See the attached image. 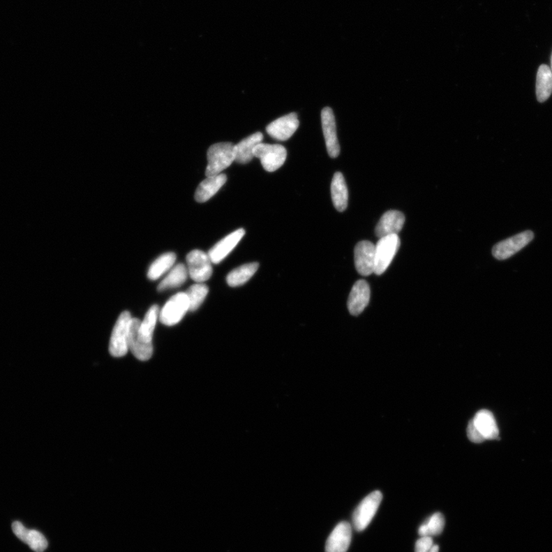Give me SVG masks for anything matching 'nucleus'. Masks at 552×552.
I'll return each mask as SVG.
<instances>
[{"label":"nucleus","mask_w":552,"mask_h":552,"mask_svg":"<svg viewBox=\"0 0 552 552\" xmlns=\"http://www.w3.org/2000/svg\"><path fill=\"white\" fill-rule=\"evenodd\" d=\"M244 229L232 232L217 243L208 255L214 264H219L233 251L245 235Z\"/></svg>","instance_id":"4468645a"},{"label":"nucleus","mask_w":552,"mask_h":552,"mask_svg":"<svg viewBox=\"0 0 552 552\" xmlns=\"http://www.w3.org/2000/svg\"><path fill=\"white\" fill-rule=\"evenodd\" d=\"M433 546V540L432 537H422L417 541L415 545V552H429Z\"/></svg>","instance_id":"bb28decb"},{"label":"nucleus","mask_w":552,"mask_h":552,"mask_svg":"<svg viewBox=\"0 0 552 552\" xmlns=\"http://www.w3.org/2000/svg\"><path fill=\"white\" fill-rule=\"evenodd\" d=\"M405 223V216L398 211L386 212L378 222L375 233L380 239L391 235H398Z\"/></svg>","instance_id":"2eb2a0df"},{"label":"nucleus","mask_w":552,"mask_h":552,"mask_svg":"<svg viewBox=\"0 0 552 552\" xmlns=\"http://www.w3.org/2000/svg\"><path fill=\"white\" fill-rule=\"evenodd\" d=\"M27 544L36 552H43L48 547L45 536L36 530H29Z\"/></svg>","instance_id":"a878e982"},{"label":"nucleus","mask_w":552,"mask_h":552,"mask_svg":"<svg viewBox=\"0 0 552 552\" xmlns=\"http://www.w3.org/2000/svg\"><path fill=\"white\" fill-rule=\"evenodd\" d=\"M227 177L221 174L214 177H207L202 181L195 193V200L198 203H205L211 199L218 192L222 186L227 182Z\"/></svg>","instance_id":"dca6fc26"},{"label":"nucleus","mask_w":552,"mask_h":552,"mask_svg":"<svg viewBox=\"0 0 552 552\" xmlns=\"http://www.w3.org/2000/svg\"><path fill=\"white\" fill-rule=\"evenodd\" d=\"M188 312V295L186 292H179L171 297L160 311L159 320L163 325L173 326L180 322Z\"/></svg>","instance_id":"39448f33"},{"label":"nucleus","mask_w":552,"mask_h":552,"mask_svg":"<svg viewBox=\"0 0 552 552\" xmlns=\"http://www.w3.org/2000/svg\"><path fill=\"white\" fill-rule=\"evenodd\" d=\"M331 193L333 204L339 212H343L348 204V190L343 174L336 172L334 174Z\"/></svg>","instance_id":"a211bd4d"},{"label":"nucleus","mask_w":552,"mask_h":552,"mask_svg":"<svg viewBox=\"0 0 552 552\" xmlns=\"http://www.w3.org/2000/svg\"><path fill=\"white\" fill-rule=\"evenodd\" d=\"M355 267L359 274L368 276L375 274V246L369 241H361L355 248Z\"/></svg>","instance_id":"1a4fd4ad"},{"label":"nucleus","mask_w":552,"mask_h":552,"mask_svg":"<svg viewBox=\"0 0 552 552\" xmlns=\"http://www.w3.org/2000/svg\"><path fill=\"white\" fill-rule=\"evenodd\" d=\"M299 126L298 115L293 112L270 123L267 128V131L270 137L278 140V141L285 142L294 134Z\"/></svg>","instance_id":"9b49d317"},{"label":"nucleus","mask_w":552,"mask_h":552,"mask_svg":"<svg viewBox=\"0 0 552 552\" xmlns=\"http://www.w3.org/2000/svg\"><path fill=\"white\" fill-rule=\"evenodd\" d=\"M188 268L183 263H179L177 266L171 269L167 276L162 280L158 286L159 292H164L168 290L176 289L181 286L188 276Z\"/></svg>","instance_id":"aec40b11"},{"label":"nucleus","mask_w":552,"mask_h":552,"mask_svg":"<svg viewBox=\"0 0 552 552\" xmlns=\"http://www.w3.org/2000/svg\"><path fill=\"white\" fill-rule=\"evenodd\" d=\"M177 256L174 253L163 254L155 260L149 268L147 277L151 280H157L174 267Z\"/></svg>","instance_id":"5701e85b"},{"label":"nucleus","mask_w":552,"mask_h":552,"mask_svg":"<svg viewBox=\"0 0 552 552\" xmlns=\"http://www.w3.org/2000/svg\"><path fill=\"white\" fill-rule=\"evenodd\" d=\"M468 435L469 439L473 442L480 443L486 440L483 437V435H482L477 428L475 424H473L472 421L469 423L468 427Z\"/></svg>","instance_id":"c85d7f7f"},{"label":"nucleus","mask_w":552,"mask_h":552,"mask_svg":"<svg viewBox=\"0 0 552 552\" xmlns=\"http://www.w3.org/2000/svg\"><path fill=\"white\" fill-rule=\"evenodd\" d=\"M552 93V72L546 65H542L536 79V96L539 103L546 102Z\"/></svg>","instance_id":"412c9836"},{"label":"nucleus","mask_w":552,"mask_h":552,"mask_svg":"<svg viewBox=\"0 0 552 552\" xmlns=\"http://www.w3.org/2000/svg\"><path fill=\"white\" fill-rule=\"evenodd\" d=\"M472 421L485 440H495L499 437V428L491 411H479Z\"/></svg>","instance_id":"f3484780"},{"label":"nucleus","mask_w":552,"mask_h":552,"mask_svg":"<svg viewBox=\"0 0 552 552\" xmlns=\"http://www.w3.org/2000/svg\"><path fill=\"white\" fill-rule=\"evenodd\" d=\"M445 526V519L440 512L435 513L426 522L419 526L418 533L421 537H433L440 535Z\"/></svg>","instance_id":"b1692460"},{"label":"nucleus","mask_w":552,"mask_h":552,"mask_svg":"<svg viewBox=\"0 0 552 552\" xmlns=\"http://www.w3.org/2000/svg\"><path fill=\"white\" fill-rule=\"evenodd\" d=\"M398 235H391L380 238L375 246V270L378 276L382 275L391 265L400 247Z\"/></svg>","instance_id":"423d86ee"},{"label":"nucleus","mask_w":552,"mask_h":552,"mask_svg":"<svg viewBox=\"0 0 552 552\" xmlns=\"http://www.w3.org/2000/svg\"><path fill=\"white\" fill-rule=\"evenodd\" d=\"M131 315L129 312L122 313L117 321L110 340V352L113 357H121L128 352V340Z\"/></svg>","instance_id":"f03ea898"},{"label":"nucleus","mask_w":552,"mask_h":552,"mask_svg":"<svg viewBox=\"0 0 552 552\" xmlns=\"http://www.w3.org/2000/svg\"><path fill=\"white\" fill-rule=\"evenodd\" d=\"M234 144L230 142L218 143L209 147L207 152L208 165L206 177H214L222 174L235 161Z\"/></svg>","instance_id":"f257e3e1"},{"label":"nucleus","mask_w":552,"mask_h":552,"mask_svg":"<svg viewBox=\"0 0 552 552\" xmlns=\"http://www.w3.org/2000/svg\"><path fill=\"white\" fill-rule=\"evenodd\" d=\"M262 140L263 135L261 132H256V133L248 136L236 144L234 146L235 161L242 165L248 164V162H251L254 158V147L262 143Z\"/></svg>","instance_id":"6ab92c4d"},{"label":"nucleus","mask_w":552,"mask_h":552,"mask_svg":"<svg viewBox=\"0 0 552 552\" xmlns=\"http://www.w3.org/2000/svg\"><path fill=\"white\" fill-rule=\"evenodd\" d=\"M533 238L534 234L532 231L521 232L496 244L493 248V255L497 260H507L530 244Z\"/></svg>","instance_id":"6e6552de"},{"label":"nucleus","mask_w":552,"mask_h":552,"mask_svg":"<svg viewBox=\"0 0 552 552\" xmlns=\"http://www.w3.org/2000/svg\"><path fill=\"white\" fill-rule=\"evenodd\" d=\"M13 531L17 537L22 542L27 543L29 530L20 522H15L13 525Z\"/></svg>","instance_id":"cd10ccee"},{"label":"nucleus","mask_w":552,"mask_h":552,"mask_svg":"<svg viewBox=\"0 0 552 552\" xmlns=\"http://www.w3.org/2000/svg\"><path fill=\"white\" fill-rule=\"evenodd\" d=\"M208 292V287L203 283H197L189 288L186 292L189 300V312H194L200 307Z\"/></svg>","instance_id":"393cba45"},{"label":"nucleus","mask_w":552,"mask_h":552,"mask_svg":"<svg viewBox=\"0 0 552 552\" xmlns=\"http://www.w3.org/2000/svg\"><path fill=\"white\" fill-rule=\"evenodd\" d=\"M254 157L260 158L262 166L268 172L281 167L287 158L285 147L280 144L260 143L253 149Z\"/></svg>","instance_id":"20e7f679"},{"label":"nucleus","mask_w":552,"mask_h":552,"mask_svg":"<svg viewBox=\"0 0 552 552\" xmlns=\"http://www.w3.org/2000/svg\"><path fill=\"white\" fill-rule=\"evenodd\" d=\"M440 548L438 545H433L429 552H439Z\"/></svg>","instance_id":"c756f323"},{"label":"nucleus","mask_w":552,"mask_h":552,"mask_svg":"<svg viewBox=\"0 0 552 552\" xmlns=\"http://www.w3.org/2000/svg\"><path fill=\"white\" fill-rule=\"evenodd\" d=\"M371 290L368 283L359 280L354 285L348 300V308L352 315L357 316L363 313L370 301Z\"/></svg>","instance_id":"f8f14e48"},{"label":"nucleus","mask_w":552,"mask_h":552,"mask_svg":"<svg viewBox=\"0 0 552 552\" xmlns=\"http://www.w3.org/2000/svg\"><path fill=\"white\" fill-rule=\"evenodd\" d=\"M383 495L380 491L371 493L365 497L353 514V525L357 532H362L371 523L380 507Z\"/></svg>","instance_id":"7ed1b4c3"},{"label":"nucleus","mask_w":552,"mask_h":552,"mask_svg":"<svg viewBox=\"0 0 552 552\" xmlns=\"http://www.w3.org/2000/svg\"><path fill=\"white\" fill-rule=\"evenodd\" d=\"M551 68H551V72H552V54H551Z\"/></svg>","instance_id":"7c9ffc66"},{"label":"nucleus","mask_w":552,"mask_h":552,"mask_svg":"<svg viewBox=\"0 0 552 552\" xmlns=\"http://www.w3.org/2000/svg\"><path fill=\"white\" fill-rule=\"evenodd\" d=\"M352 535L351 525L347 522L340 523L326 542L325 552H347L351 544Z\"/></svg>","instance_id":"ddd939ff"},{"label":"nucleus","mask_w":552,"mask_h":552,"mask_svg":"<svg viewBox=\"0 0 552 552\" xmlns=\"http://www.w3.org/2000/svg\"><path fill=\"white\" fill-rule=\"evenodd\" d=\"M186 263L188 274L193 281L203 283L212 276L213 262L208 253L197 250L193 251L186 256Z\"/></svg>","instance_id":"0eeeda50"},{"label":"nucleus","mask_w":552,"mask_h":552,"mask_svg":"<svg viewBox=\"0 0 552 552\" xmlns=\"http://www.w3.org/2000/svg\"><path fill=\"white\" fill-rule=\"evenodd\" d=\"M258 269V262L245 264L231 271L227 277V282L230 287L243 285L254 276Z\"/></svg>","instance_id":"4be33fe9"},{"label":"nucleus","mask_w":552,"mask_h":552,"mask_svg":"<svg viewBox=\"0 0 552 552\" xmlns=\"http://www.w3.org/2000/svg\"><path fill=\"white\" fill-rule=\"evenodd\" d=\"M322 126L325 140L326 147L329 156L336 158L340 154L336 119L331 107L323 108L321 114Z\"/></svg>","instance_id":"9d476101"}]
</instances>
